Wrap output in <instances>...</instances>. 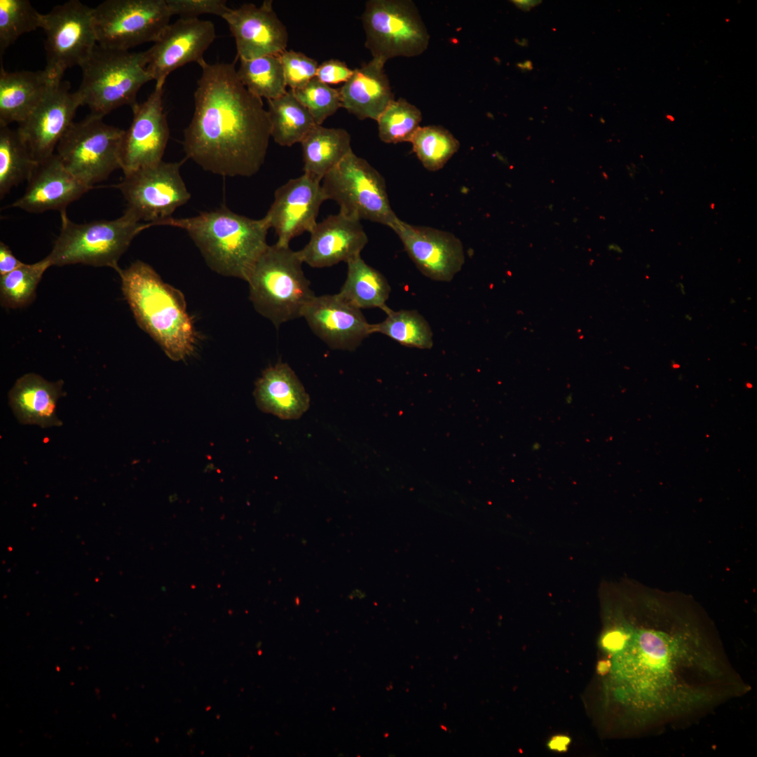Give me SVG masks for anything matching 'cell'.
<instances>
[{
    "label": "cell",
    "instance_id": "ffe728a7",
    "mask_svg": "<svg viewBox=\"0 0 757 757\" xmlns=\"http://www.w3.org/2000/svg\"><path fill=\"white\" fill-rule=\"evenodd\" d=\"M302 317L312 331L333 349L354 350L372 334V325L361 309L338 294L315 296L304 308Z\"/></svg>",
    "mask_w": 757,
    "mask_h": 757
},
{
    "label": "cell",
    "instance_id": "7a4b0ae2",
    "mask_svg": "<svg viewBox=\"0 0 757 757\" xmlns=\"http://www.w3.org/2000/svg\"><path fill=\"white\" fill-rule=\"evenodd\" d=\"M194 112L184 130L187 158L224 177H251L263 165L271 122L262 100L239 80L231 63L200 65Z\"/></svg>",
    "mask_w": 757,
    "mask_h": 757
},
{
    "label": "cell",
    "instance_id": "277c9868",
    "mask_svg": "<svg viewBox=\"0 0 757 757\" xmlns=\"http://www.w3.org/2000/svg\"><path fill=\"white\" fill-rule=\"evenodd\" d=\"M155 226L184 230L211 270L245 281L254 263L268 245L266 236L270 226L264 217L251 219L226 207L191 217H171Z\"/></svg>",
    "mask_w": 757,
    "mask_h": 757
},
{
    "label": "cell",
    "instance_id": "52a82bcc",
    "mask_svg": "<svg viewBox=\"0 0 757 757\" xmlns=\"http://www.w3.org/2000/svg\"><path fill=\"white\" fill-rule=\"evenodd\" d=\"M60 213V234L46 257L51 266L81 264L107 266L117 272L121 256L133 238L146 229V223L127 209L117 219L83 224L71 221L65 211Z\"/></svg>",
    "mask_w": 757,
    "mask_h": 757
},
{
    "label": "cell",
    "instance_id": "83f0119b",
    "mask_svg": "<svg viewBox=\"0 0 757 757\" xmlns=\"http://www.w3.org/2000/svg\"><path fill=\"white\" fill-rule=\"evenodd\" d=\"M347 265V277L338 294L360 309L378 308L386 312L389 308L386 302L391 289L385 276L360 256Z\"/></svg>",
    "mask_w": 757,
    "mask_h": 757
},
{
    "label": "cell",
    "instance_id": "d590c367",
    "mask_svg": "<svg viewBox=\"0 0 757 757\" xmlns=\"http://www.w3.org/2000/svg\"><path fill=\"white\" fill-rule=\"evenodd\" d=\"M41 13L28 0H0V53L20 36L41 28Z\"/></svg>",
    "mask_w": 757,
    "mask_h": 757
},
{
    "label": "cell",
    "instance_id": "f6af8a7d",
    "mask_svg": "<svg viewBox=\"0 0 757 757\" xmlns=\"http://www.w3.org/2000/svg\"><path fill=\"white\" fill-rule=\"evenodd\" d=\"M533 451L538 450L540 449V444L538 443H534L531 447Z\"/></svg>",
    "mask_w": 757,
    "mask_h": 757
},
{
    "label": "cell",
    "instance_id": "ba28073f",
    "mask_svg": "<svg viewBox=\"0 0 757 757\" xmlns=\"http://www.w3.org/2000/svg\"><path fill=\"white\" fill-rule=\"evenodd\" d=\"M327 200H333L347 217L390 226L397 216L390 207L383 176L353 151L322 179Z\"/></svg>",
    "mask_w": 757,
    "mask_h": 757
},
{
    "label": "cell",
    "instance_id": "b9f144b4",
    "mask_svg": "<svg viewBox=\"0 0 757 757\" xmlns=\"http://www.w3.org/2000/svg\"><path fill=\"white\" fill-rule=\"evenodd\" d=\"M512 2L519 8L524 11H528L532 7L539 4V1L533 0H513Z\"/></svg>",
    "mask_w": 757,
    "mask_h": 757
},
{
    "label": "cell",
    "instance_id": "9c48e42d",
    "mask_svg": "<svg viewBox=\"0 0 757 757\" xmlns=\"http://www.w3.org/2000/svg\"><path fill=\"white\" fill-rule=\"evenodd\" d=\"M125 130L108 125L103 117L90 114L74 122L56 147L64 166L93 189L121 168L120 149Z\"/></svg>",
    "mask_w": 757,
    "mask_h": 757
},
{
    "label": "cell",
    "instance_id": "603a6c76",
    "mask_svg": "<svg viewBox=\"0 0 757 757\" xmlns=\"http://www.w3.org/2000/svg\"><path fill=\"white\" fill-rule=\"evenodd\" d=\"M383 62L373 58L360 68L339 89L341 107L360 120L377 121L395 100Z\"/></svg>",
    "mask_w": 757,
    "mask_h": 757
},
{
    "label": "cell",
    "instance_id": "7402d4cb",
    "mask_svg": "<svg viewBox=\"0 0 757 757\" xmlns=\"http://www.w3.org/2000/svg\"><path fill=\"white\" fill-rule=\"evenodd\" d=\"M92 189L75 177L54 153L38 162L24 194L12 205L32 213L65 211L71 203Z\"/></svg>",
    "mask_w": 757,
    "mask_h": 757
},
{
    "label": "cell",
    "instance_id": "f1b7e54d",
    "mask_svg": "<svg viewBox=\"0 0 757 757\" xmlns=\"http://www.w3.org/2000/svg\"><path fill=\"white\" fill-rule=\"evenodd\" d=\"M267 103L271 136L280 146H291L301 143L317 125L311 113L291 89L278 98L268 100Z\"/></svg>",
    "mask_w": 757,
    "mask_h": 757
},
{
    "label": "cell",
    "instance_id": "836d02e7",
    "mask_svg": "<svg viewBox=\"0 0 757 757\" xmlns=\"http://www.w3.org/2000/svg\"><path fill=\"white\" fill-rule=\"evenodd\" d=\"M410 142L421 163L430 171L442 168L460 146L458 140L439 125L420 126Z\"/></svg>",
    "mask_w": 757,
    "mask_h": 757
},
{
    "label": "cell",
    "instance_id": "ab89813d",
    "mask_svg": "<svg viewBox=\"0 0 757 757\" xmlns=\"http://www.w3.org/2000/svg\"><path fill=\"white\" fill-rule=\"evenodd\" d=\"M353 72L344 62L332 59L318 65L315 78L327 85L337 84L346 82Z\"/></svg>",
    "mask_w": 757,
    "mask_h": 757
},
{
    "label": "cell",
    "instance_id": "7bdbcfd3",
    "mask_svg": "<svg viewBox=\"0 0 757 757\" xmlns=\"http://www.w3.org/2000/svg\"><path fill=\"white\" fill-rule=\"evenodd\" d=\"M518 67L521 69L531 70L533 68L532 63L529 60L525 61L524 63L518 64Z\"/></svg>",
    "mask_w": 757,
    "mask_h": 757
},
{
    "label": "cell",
    "instance_id": "74e56055",
    "mask_svg": "<svg viewBox=\"0 0 757 757\" xmlns=\"http://www.w3.org/2000/svg\"><path fill=\"white\" fill-rule=\"evenodd\" d=\"M280 57L287 86L291 90L303 88L315 77L319 64L303 53L285 50L280 54Z\"/></svg>",
    "mask_w": 757,
    "mask_h": 757
},
{
    "label": "cell",
    "instance_id": "7c38bea8",
    "mask_svg": "<svg viewBox=\"0 0 757 757\" xmlns=\"http://www.w3.org/2000/svg\"><path fill=\"white\" fill-rule=\"evenodd\" d=\"M41 29L46 34L44 70L55 82L62 81L67 69L80 67L97 44L93 8L78 0L57 5L41 14Z\"/></svg>",
    "mask_w": 757,
    "mask_h": 757
},
{
    "label": "cell",
    "instance_id": "8992f818",
    "mask_svg": "<svg viewBox=\"0 0 757 757\" xmlns=\"http://www.w3.org/2000/svg\"><path fill=\"white\" fill-rule=\"evenodd\" d=\"M145 51L130 52L95 46L80 66L82 80L76 91L91 114L103 117L123 105L132 107L138 91L153 80Z\"/></svg>",
    "mask_w": 757,
    "mask_h": 757
},
{
    "label": "cell",
    "instance_id": "2e32d148",
    "mask_svg": "<svg viewBox=\"0 0 757 757\" xmlns=\"http://www.w3.org/2000/svg\"><path fill=\"white\" fill-rule=\"evenodd\" d=\"M418 270L436 281L449 282L465 260L463 244L451 233L408 224L398 217L389 226Z\"/></svg>",
    "mask_w": 757,
    "mask_h": 757
},
{
    "label": "cell",
    "instance_id": "cb8c5ba5",
    "mask_svg": "<svg viewBox=\"0 0 757 757\" xmlns=\"http://www.w3.org/2000/svg\"><path fill=\"white\" fill-rule=\"evenodd\" d=\"M259 409L281 419H298L308 409L310 398L294 371L279 362L266 369L255 383Z\"/></svg>",
    "mask_w": 757,
    "mask_h": 757
},
{
    "label": "cell",
    "instance_id": "d6a6232c",
    "mask_svg": "<svg viewBox=\"0 0 757 757\" xmlns=\"http://www.w3.org/2000/svg\"><path fill=\"white\" fill-rule=\"evenodd\" d=\"M50 266L46 257L32 264L23 263L14 271L0 275L1 305L6 308H18L32 303L43 274Z\"/></svg>",
    "mask_w": 757,
    "mask_h": 757
},
{
    "label": "cell",
    "instance_id": "44dd1931",
    "mask_svg": "<svg viewBox=\"0 0 757 757\" xmlns=\"http://www.w3.org/2000/svg\"><path fill=\"white\" fill-rule=\"evenodd\" d=\"M310 233L309 242L298 253L303 263L313 268L348 263L360 256L368 242L360 221L340 212L318 222Z\"/></svg>",
    "mask_w": 757,
    "mask_h": 757
},
{
    "label": "cell",
    "instance_id": "d4e9b609",
    "mask_svg": "<svg viewBox=\"0 0 757 757\" xmlns=\"http://www.w3.org/2000/svg\"><path fill=\"white\" fill-rule=\"evenodd\" d=\"M60 380L50 382L29 373L19 378L8 393V404L18 421L41 428L60 426L56 414L58 400L64 395Z\"/></svg>",
    "mask_w": 757,
    "mask_h": 757
},
{
    "label": "cell",
    "instance_id": "5b68a950",
    "mask_svg": "<svg viewBox=\"0 0 757 757\" xmlns=\"http://www.w3.org/2000/svg\"><path fill=\"white\" fill-rule=\"evenodd\" d=\"M302 264L298 251L275 243L266 247L249 273L247 282L254 308L277 328L302 317L315 296Z\"/></svg>",
    "mask_w": 757,
    "mask_h": 757
},
{
    "label": "cell",
    "instance_id": "30bf717a",
    "mask_svg": "<svg viewBox=\"0 0 757 757\" xmlns=\"http://www.w3.org/2000/svg\"><path fill=\"white\" fill-rule=\"evenodd\" d=\"M362 20L366 48L383 63L397 56L421 55L428 48L430 36L411 1H367Z\"/></svg>",
    "mask_w": 757,
    "mask_h": 757
},
{
    "label": "cell",
    "instance_id": "e0dca14e",
    "mask_svg": "<svg viewBox=\"0 0 757 757\" xmlns=\"http://www.w3.org/2000/svg\"><path fill=\"white\" fill-rule=\"evenodd\" d=\"M327 200L321 181L306 174L291 179L276 189L274 200L264 217L275 231L277 243L289 242L304 232L311 233L317 224L322 203Z\"/></svg>",
    "mask_w": 757,
    "mask_h": 757
},
{
    "label": "cell",
    "instance_id": "3957f363",
    "mask_svg": "<svg viewBox=\"0 0 757 757\" xmlns=\"http://www.w3.org/2000/svg\"><path fill=\"white\" fill-rule=\"evenodd\" d=\"M123 294L138 326L174 361L194 351L197 334L183 293L140 260L120 268Z\"/></svg>",
    "mask_w": 757,
    "mask_h": 757
},
{
    "label": "cell",
    "instance_id": "f35d334b",
    "mask_svg": "<svg viewBox=\"0 0 757 757\" xmlns=\"http://www.w3.org/2000/svg\"><path fill=\"white\" fill-rule=\"evenodd\" d=\"M172 15L180 18L194 19L203 14H212L222 18L230 9L226 0H166Z\"/></svg>",
    "mask_w": 757,
    "mask_h": 757
},
{
    "label": "cell",
    "instance_id": "8fae6325",
    "mask_svg": "<svg viewBox=\"0 0 757 757\" xmlns=\"http://www.w3.org/2000/svg\"><path fill=\"white\" fill-rule=\"evenodd\" d=\"M166 0H107L93 8L97 44L129 50L155 42L170 24Z\"/></svg>",
    "mask_w": 757,
    "mask_h": 757
},
{
    "label": "cell",
    "instance_id": "f546056e",
    "mask_svg": "<svg viewBox=\"0 0 757 757\" xmlns=\"http://www.w3.org/2000/svg\"><path fill=\"white\" fill-rule=\"evenodd\" d=\"M38 161L18 129L0 125V198L30 177Z\"/></svg>",
    "mask_w": 757,
    "mask_h": 757
},
{
    "label": "cell",
    "instance_id": "484cf974",
    "mask_svg": "<svg viewBox=\"0 0 757 757\" xmlns=\"http://www.w3.org/2000/svg\"><path fill=\"white\" fill-rule=\"evenodd\" d=\"M57 83L44 69L11 72L1 64L0 125L22 122Z\"/></svg>",
    "mask_w": 757,
    "mask_h": 757
},
{
    "label": "cell",
    "instance_id": "6da1fadb",
    "mask_svg": "<svg viewBox=\"0 0 757 757\" xmlns=\"http://www.w3.org/2000/svg\"><path fill=\"white\" fill-rule=\"evenodd\" d=\"M606 605L605 700L632 733L698 720L747 694L713 620L691 596L641 585Z\"/></svg>",
    "mask_w": 757,
    "mask_h": 757
},
{
    "label": "cell",
    "instance_id": "9a60e30c",
    "mask_svg": "<svg viewBox=\"0 0 757 757\" xmlns=\"http://www.w3.org/2000/svg\"><path fill=\"white\" fill-rule=\"evenodd\" d=\"M216 38L213 22L179 18L169 24L154 45L145 50L146 69L155 86H164L168 75L190 62L200 65L203 55Z\"/></svg>",
    "mask_w": 757,
    "mask_h": 757
},
{
    "label": "cell",
    "instance_id": "4dcf8cb0",
    "mask_svg": "<svg viewBox=\"0 0 757 757\" xmlns=\"http://www.w3.org/2000/svg\"><path fill=\"white\" fill-rule=\"evenodd\" d=\"M239 60L238 77L253 95L268 100L278 98L287 91L280 54Z\"/></svg>",
    "mask_w": 757,
    "mask_h": 757
},
{
    "label": "cell",
    "instance_id": "ac0fdd59",
    "mask_svg": "<svg viewBox=\"0 0 757 757\" xmlns=\"http://www.w3.org/2000/svg\"><path fill=\"white\" fill-rule=\"evenodd\" d=\"M82 105L77 92L70 91L67 81L53 86L44 98L17 128L39 162L54 154Z\"/></svg>",
    "mask_w": 757,
    "mask_h": 757
},
{
    "label": "cell",
    "instance_id": "5bb4252c",
    "mask_svg": "<svg viewBox=\"0 0 757 757\" xmlns=\"http://www.w3.org/2000/svg\"><path fill=\"white\" fill-rule=\"evenodd\" d=\"M163 94V86H155L144 102L132 107V123L124 132L120 149L121 169L124 175L163 161L170 135Z\"/></svg>",
    "mask_w": 757,
    "mask_h": 757
},
{
    "label": "cell",
    "instance_id": "d6986e66",
    "mask_svg": "<svg viewBox=\"0 0 757 757\" xmlns=\"http://www.w3.org/2000/svg\"><path fill=\"white\" fill-rule=\"evenodd\" d=\"M222 18L236 41L239 59L279 55L286 50L288 33L273 8L271 0L260 6L246 3L231 8Z\"/></svg>",
    "mask_w": 757,
    "mask_h": 757
},
{
    "label": "cell",
    "instance_id": "4316f807",
    "mask_svg": "<svg viewBox=\"0 0 757 757\" xmlns=\"http://www.w3.org/2000/svg\"><path fill=\"white\" fill-rule=\"evenodd\" d=\"M300 144L304 173L320 181L353 151L350 136L343 128L317 125Z\"/></svg>",
    "mask_w": 757,
    "mask_h": 757
},
{
    "label": "cell",
    "instance_id": "1f68e13d",
    "mask_svg": "<svg viewBox=\"0 0 757 757\" xmlns=\"http://www.w3.org/2000/svg\"><path fill=\"white\" fill-rule=\"evenodd\" d=\"M386 319L371 325L372 334L381 333L399 343L411 348L430 349L433 334L427 320L415 310L395 311L390 308Z\"/></svg>",
    "mask_w": 757,
    "mask_h": 757
},
{
    "label": "cell",
    "instance_id": "ee69618b",
    "mask_svg": "<svg viewBox=\"0 0 757 757\" xmlns=\"http://www.w3.org/2000/svg\"><path fill=\"white\" fill-rule=\"evenodd\" d=\"M566 742H567V741L566 740L564 741V739H556L554 742H553L552 744L556 745L554 746V748H557L558 749H561V748L563 749L564 746L566 744Z\"/></svg>",
    "mask_w": 757,
    "mask_h": 757
},
{
    "label": "cell",
    "instance_id": "e575fe53",
    "mask_svg": "<svg viewBox=\"0 0 757 757\" xmlns=\"http://www.w3.org/2000/svg\"><path fill=\"white\" fill-rule=\"evenodd\" d=\"M421 120L416 106L403 98L394 100L377 120L379 138L387 144L410 142Z\"/></svg>",
    "mask_w": 757,
    "mask_h": 757
},
{
    "label": "cell",
    "instance_id": "8d00e7d4",
    "mask_svg": "<svg viewBox=\"0 0 757 757\" xmlns=\"http://www.w3.org/2000/svg\"><path fill=\"white\" fill-rule=\"evenodd\" d=\"M292 90L318 125H321L341 107L339 89L332 88L315 77L303 88Z\"/></svg>",
    "mask_w": 757,
    "mask_h": 757
},
{
    "label": "cell",
    "instance_id": "60d3db41",
    "mask_svg": "<svg viewBox=\"0 0 757 757\" xmlns=\"http://www.w3.org/2000/svg\"><path fill=\"white\" fill-rule=\"evenodd\" d=\"M22 264L23 263L14 256L9 247L0 242V275L8 273Z\"/></svg>",
    "mask_w": 757,
    "mask_h": 757
},
{
    "label": "cell",
    "instance_id": "4fadbf2b",
    "mask_svg": "<svg viewBox=\"0 0 757 757\" xmlns=\"http://www.w3.org/2000/svg\"><path fill=\"white\" fill-rule=\"evenodd\" d=\"M180 162H164L124 175L115 186L146 229L172 217L191 198L180 174Z\"/></svg>",
    "mask_w": 757,
    "mask_h": 757
}]
</instances>
